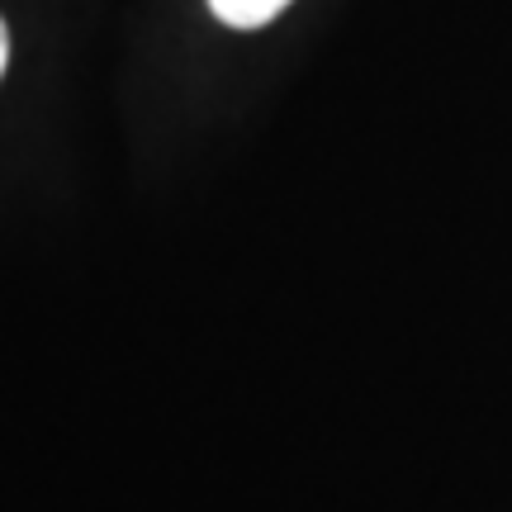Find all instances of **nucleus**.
I'll list each match as a JSON object with an SVG mask.
<instances>
[{"label":"nucleus","instance_id":"f03ea898","mask_svg":"<svg viewBox=\"0 0 512 512\" xmlns=\"http://www.w3.org/2000/svg\"><path fill=\"white\" fill-rule=\"evenodd\" d=\"M5 62H10V29H5V19H0V72H5Z\"/></svg>","mask_w":512,"mask_h":512},{"label":"nucleus","instance_id":"f257e3e1","mask_svg":"<svg viewBox=\"0 0 512 512\" xmlns=\"http://www.w3.org/2000/svg\"><path fill=\"white\" fill-rule=\"evenodd\" d=\"M290 0H209V10L228 24V29H261L271 24Z\"/></svg>","mask_w":512,"mask_h":512}]
</instances>
